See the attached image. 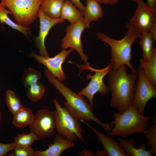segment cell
<instances>
[{
  "instance_id": "cell-1",
  "label": "cell",
  "mask_w": 156,
  "mask_h": 156,
  "mask_svg": "<svg viewBox=\"0 0 156 156\" xmlns=\"http://www.w3.org/2000/svg\"><path fill=\"white\" fill-rule=\"evenodd\" d=\"M127 67L123 65L109 73L108 84L112 92L110 105L117 112H122L132 105L134 100L137 73L128 74Z\"/></svg>"
},
{
  "instance_id": "cell-2",
  "label": "cell",
  "mask_w": 156,
  "mask_h": 156,
  "mask_svg": "<svg viewBox=\"0 0 156 156\" xmlns=\"http://www.w3.org/2000/svg\"><path fill=\"white\" fill-rule=\"evenodd\" d=\"M45 75L49 82L63 96L66 101L63 102L65 107L73 116L81 121L92 120L102 127L107 133L111 130L110 123H103L96 116L92 107L83 95L76 94L67 86L62 84L46 68Z\"/></svg>"
},
{
  "instance_id": "cell-3",
  "label": "cell",
  "mask_w": 156,
  "mask_h": 156,
  "mask_svg": "<svg viewBox=\"0 0 156 156\" xmlns=\"http://www.w3.org/2000/svg\"><path fill=\"white\" fill-rule=\"evenodd\" d=\"M125 27L127 32L124 37L119 40L113 39L102 33H97L96 36L100 40L111 47L110 64L112 69L116 70L121 66L125 65L132 73H137V71L130 62L132 58L131 47L140 34L128 23Z\"/></svg>"
},
{
  "instance_id": "cell-4",
  "label": "cell",
  "mask_w": 156,
  "mask_h": 156,
  "mask_svg": "<svg viewBox=\"0 0 156 156\" xmlns=\"http://www.w3.org/2000/svg\"><path fill=\"white\" fill-rule=\"evenodd\" d=\"M113 118L110 123L114 127L109 134L112 136L124 138L134 134H144L152 118L141 114L132 105L122 112H115Z\"/></svg>"
},
{
  "instance_id": "cell-5",
  "label": "cell",
  "mask_w": 156,
  "mask_h": 156,
  "mask_svg": "<svg viewBox=\"0 0 156 156\" xmlns=\"http://www.w3.org/2000/svg\"><path fill=\"white\" fill-rule=\"evenodd\" d=\"M55 109L54 112L57 133L64 138L74 141L78 139L85 142L83 130L79 120L64 107H62L57 99L53 100Z\"/></svg>"
},
{
  "instance_id": "cell-6",
  "label": "cell",
  "mask_w": 156,
  "mask_h": 156,
  "mask_svg": "<svg viewBox=\"0 0 156 156\" xmlns=\"http://www.w3.org/2000/svg\"><path fill=\"white\" fill-rule=\"evenodd\" d=\"M11 12L16 23L29 27L38 17L42 0H1Z\"/></svg>"
},
{
  "instance_id": "cell-7",
  "label": "cell",
  "mask_w": 156,
  "mask_h": 156,
  "mask_svg": "<svg viewBox=\"0 0 156 156\" xmlns=\"http://www.w3.org/2000/svg\"><path fill=\"white\" fill-rule=\"evenodd\" d=\"M79 67L81 71L88 69L94 72L93 75H86V78H90L91 80L85 88L77 93L80 95L86 96L88 100L90 105L92 107L94 96L96 93L99 92L101 95H105L107 94L109 91V88L104 83L103 79L112 69V65L109 63L103 69H97L91 67L89 63L86 62Z\"/></svg>"
},
{
  "instance_id": "cell-8",
  "label": "cell",
  "mask_w": 156,
  "mask_h": 156,
  "mask_svg": "<svg viewBox=\"0 0 156 156\" xmlns=\"http://www.w3.org/2000/svg\"><path fill=\"white\" fill-rule=\"evenodd\" d=\"M137 78L132 105L140 114L144 115L147 102L156 97V86L150 83L140 66L138 69Z\"/></svg>"
},
{
  "instance_id": "cell-9",
  "label": "cell",
  "mask_w": 156,
  "mask_h": 156,
  "mask_svg": "<svg viewBox=\"0 0 156 156\" xmlns=\"http://www.w3.org/2000/svg\"><path fill=\"white\" fill-rule=\"evenodd\" d=\"M29 126L30 131L34 132L39 140L49 138L56 131L53 112L49 109L39 110L35 115L34 122Z\"/></svg>"
},
{
  "instance_id": "cell-10",
  "label": "cell",
  "mask_w": 156,
  "mask_h": 156,
  "mask_svg": "<svg viewBox=\"0 0 156 156\" xmlns=\"http://www.w3.org/2000/svg\"><path fill=\"white\" fill-rule=\"evenodd\" d=\"M138 5L128 23L140 34L149 32L156 23V10L148 6L141 0Z\"/></svg>"
},
{
  "instance_id": "cell-11",
  "label": "cell",
  "mask_w": 156,
  "mask_h": 156,
  "mask_svg": "<svg viewBox=\"0 0 156 156\" xmlns=\"http://www.w3.org/2000/svg\"><path fill=\"white\" fill-rule=\"evenodd\" d=\"M83 19L66 27L65 35L61 40V46L63 49L70 48L75 50L81 60L86 62L88 58L83 52L81 40L82 34L86 28Z\"/></svg>"
},
{
  "instance_id": "cell-12",
  "label": "cell",
  "mask_w": 156,
  "mask_h": 156,
  "mask_svg": "<svg viewBox=\"0 0 156 156\" xmlns=\"http://www.w3.org/2000/svg\"><path fill=\"white\" fill-rule=\"evenodd\" d=\"M74 50L73 49L68 50L63 49L55 56L51 58L49 56H42L33 52H31L28 56L34 58L38 62L46 66L54 77L57 78L60 81H62L66 78V76L62 69V64L65 61L67 56Z\"/></svg>"
},
{
  "instance_id": "cell-13",
  "label": "cell",
  "mask_w": 156,
  "mask_h": 156,
  "mask_svg": "<svg viewBox=\"0 0 156 156\" xmlns=\"http://www.w3.org/2000/svg\"><path fill=\"white\" fill-rule=\"evenodd\" d=\"M40 30L38 36L34 37L36 46L39 50L40 55L43 57L49 56V53L45 45L46 36L52 27L56 24L62 23L65 20L60 17L56 19L50 18L40 10L39 11Z\"/></svg>"
},
{
  "instance_id": "cell-14",
  "label": "cell",
  "mask_w": 156,
  "mask_h": 156,
  "mask_svg": "<svg viewBox=\"0 0 156 156\" xmlns=\"http://www.w3.org/2000/svg\"><path fill=\"white\" fill-rule=\"evenodd\" d=\"M95 134L103 146L104 156H127L119 142L112 137L105 135L89 124L81 121Z\"/></svg>"
},
{
  "instance_id": "cell-15",
  "label": "cell",
  "mask_w": 156,
  "mask_h": 156,
  "mask_svg": "<svg viewBox=\"0 0 156 156\" xmlns=\"http://www.w3.org/2000/svg\"><path fill=\"white\" fill-rule=\"evenodd\" d=\"M74 141L65 138L57 133L45 150L36 151L35 156H59L66 150L73 147Z\"/></svg>"
},
{
  "instance_id": "cell-16",
  "label": "cell",
  "mask_w": 156,
  "mask_h": 156,
  "mask_svg": "<svg viewBox=\"0 0 156 156\" xmlns=\"http://www.w3.org/2000/svg\"><path fill=\"white\" fill-rule=\"evenodd\" d=\"M86 5L83 13V21L86 28L88 29L92 21L102 18L103 12L100 3L94 0H86Z\"/></svg>"
},
{
  "instance_id": "cell-17",
  "label": "cell",
  "mask_w": 156,
  "mask_h": 156,
  "mask_svg": "<svg viewBox=\"0 0 156 156\" xmlns=\"http://www.w3.org/2000/svg\"><path fill=\"white\" fill-rule=\"evenodd\" d=\"M117 139L127 156H151L154 154L151 150L146 149V146L144 143L141 144L140 147L137 148L138 142L133 139Z\"/></svg>"
},
{
  "instance_id": "cell-18",
  "label": "cell",
  "mask_w": 156,
  "mask_h": 156,
  "mask_svg": "<svg viewBox=\"0 0 156 156\" xmlns=\"http://www.w3.org/2000/svg\"><path fill=\"white\" fill-rule=\"evenodd\" d=\"M60 17L73 24L82 20L83 16L70 0H66L62 7Z\"/></svg>"
},
{
  "instance_id": "cell-19",
  "label": "cell",
  "mask_w": 156,
  "mask_h": 156,
  "mask_svg": "<svg viewBox=\"0 0 156 156\" xmlns=\"http://www.w3.org/2000/svg\"><path fill=\"white\" fill-rule=\"evenodd\" d=\"M65 0H42L40 9L47 16L53 19L60 18Z\"/></svg>"
},
{
  "instance_id": "cell-20",
  "label": "cell",
  "mask_w": 156,
  "mask_h": 156,
  "mask_svg": "<svg viewBox=\"0 0 156 156\" xmlns=\"http://www.w3.org/2000/svg\"><path fill=\"white\" fill-rule=\"evenodd\" d=\"M9 14L12 15L11 11L6 9L3 4L1 2L0 3V23L3 29H4L3 23H5L12 29L18 30L27 37L28 34L31 35L29 28L24 27L15 23L9 18Z\"/></svg>"
},
{
  "instance_id": "cell-21",
  "label": "cell",
  "mask_w": 156,
  "mask_h": 156,
  "mask_svg": "<svg viewBox=\"0 0 156 156\" xmlns=\"http://www.w3.org/2000/svg\"><path fill=\"white\" fill-rule=\"evenodd\" d=\"M140 67L143 70L144 74L150 83L154 86H156V49L155 47L154 51L150 60L146 61L142 58L139 60Z\"/></svg>"
},
{
  "instance_id": "cell-22",
  "label": "cell",
  "mask_w": 156,
  "mask_h": 156,
  "mask_svg": "<svg viewBox=\"0 0 156 156\" xmlns=\"http://www.w3.org/2000/svg\"><path fill=\"white\" fill-rule=\"evenodd\" d=\"M13 115L12 124L18 128L29 126L32 124L35 118V115L31 110L28 107H23Z\"/></svg>"
},
{
  "instance_id": "cell-23",
  "label": "cell",
  "mask_w": 156,
  "mask_h": 156,
  "mask_svg": "<svg viewBox=\"0 0 156 156\" xmlns=\"http://www.w3.org/2000/svg\"><path fill=\"white\" fill-rule=\"evenodd\" d=\"M139 42L142 51L143 58L148 61L151 59L155 47L153 44L155 40L150 32L140 34Z\"/></svg>"
},
{
  "instance_id": "cell-24",
  "label": "cell",
  "mask_w": 156,
  "mask_h": 156,
  "mask_svg": "<svg viewBox=\"0 0 156 156\" xmlns=\"http://www.w3.org/2000/svg\"><path fill=\"white\" fill-rule=\"evenodd\" d=\"M5 101L7 107L13 115L23 108L21 101L11 90L9 89L6 91Z\"/></svg>"
},
{
  "instance_id": "cell-25",
  "label": "cell",
  "mask_w": 156,
  "mask_h": 156,
  "mask_svg": "<svg viewBox=\"0 0 156 156\" xmlns=\"http://www.w3.org/2000/svg\"><path fill=\"white\" fill-rule=\"evenodd\" d=\"M40 71L29 67L24 71L22 77V83L24 87L28 88L38 82L41 78Z\"/></svg>"
},
{
  "instance_id": "cell-26",
  "label": "cell",
  "mask_w": 156,
  "mask_h": 156,
  "mask_svg": "<svg viewBox=\"0 0 156 156\" xmlns=\"http://www.w3.org/2000/svg\"><path fill=\"white\" fill-rule=\"evenodd\" d=\"M27 89L26 96L33 102H37L41 99L45 91V88L43 84L38 82Z\"/></svg>"
},
{
  "instance_id": "cell-27",
  "label": "cell",
  "mask_w": 156,
  "mask_h": 156,
  "mask_svg": "<svg viewBox=\"0 0 156 156\" xmlns=\"http://www.w3.org/2000/svg\"><path fill=\"white\" fill-rule=\"evenodd\" d=\"M36 135L33 132L26 134H18L14 138L13 142L15 146H31L32 143L36 140H39Z\"/></svg>"
},
{
  "instance_id": "cell-28",
  "label": "cell",
  "mask_w": 156,
  "mask_h": 156,
  "mask_svg": "<svg viewBox=\"0 0 156 156\" xmlns=\"http://www.w3.org/2000/svg\"><path fill=\"white\" fill-rule=\"evenodd\" d=\"M144 134L147 142V144L151 148L150 150L154 154L156 153V122L148 129H147Z\"/></svg>"
},
{
  "instance_id": "cell-29",
  "label": "cell",
  "mask_w": 156,
  "mask_h": 156,
  "mask_svg": "<svg viewBox=\"0 0 156 156\" xmlns=\"http://www.w3.org/2000/svg\"><path fill=\"white\" fill-rule=\"evenodd\" d=\"M36 151L31 146H15L8 156H35Z\"/></svg>"
},
{
  "instance_id": "cell-30",
  "label": "cell",
  "mask_w": 156,
  "mask_h": 156,
  "mask_svg": "<svg viewBox=\"0 0 156 156\" xmlns=\"http://www.w3.org/2000/svg\"><path fill=\"white\" fill-rule=\"evenodd\" d=\"M15 146L13 142L3 144L0 142V156H3L11 151L13 150Z\"/></svg>"
},
{
  "instance_id": "cell-31",
  "label": "cell",
  "mask_w": 156,
  "mask_h": 156,
  "mask_svg": "<svg viewBox=\"0 0 156 156\" xmlns=\"http://www.w3.org/2000/svg\"><path fill=\"white\" fill-rule=\"evenodd\" d=\"M70 0L72 2L75 6L83 14L85 8V6L81 2V0Z\"/></svg>"
},
{
  "instance_id": "cell-32",
  "label": "cell",
  "mask_w": 156,
  "mask_h": 156,
  "mask_svg": "<svg viewBox=\"0 0 156 156\" xmlns=\"http://www.w3.org/2000/svg\"><path fill=\"white\" fill-rule=\"evenodd\" d=\"M100 3L110 5H114L118 2L119 0H94Z\"/></svg>"
},
{
  "instance_id": "cell-33",
  "label": "cell",
  "mask_w": 156,
  "mask_h": 156,
  "mask_svg": "<svg viewBox=\"0 0 156 156\" xmlns=\"http://www.w3.org/2000/svg\"><path fill=\"white\" fill-rule=\"evenodd\" d=\"M78 156H95V154L92 153L88 149L85 148L81 152L79 153Z\"/></svg>"
},
{
  "instance_id": "cell-34",
  "label": "cell",
  "mask_w": 156,
  "mask_h": 156,
  "mask_svg": "<svg viewBox=\"0 0 156 156\" xmlns=\"http://www.w3.org/2000/svg\"><path fill=\"white\" fill-rule=\"evenodd\" d=\"M146 3L151 8L156 10V0H147Z\"/></svg>"
},
{
  "instance_id": "cell-35",
  "label": "cell",
  "mask_w": 156,
  "mask_h": 156,
  "mask_svg": "<svg viewBox=\"0 0 156 156\" xmlns=\"http://www.w3.org/2000/svg\"><path fill=\"white\" fill-rule=\"evenodd\" d=\"M153 37L155 40H156V23H155L152 28L151 29L149 32Z\"/></svg>"
},
{
  "instance_id": "cell-36",
  "label": "cell",
  "mask_w": 156,
  "mask_h": 156,
  "mask_svg": "<svg viewBox=\"0 0 156 156\" xmlns=\"http://www.w3.org/2000/svg\"><path fill=\"white\" fill-rule=\"evenodd\" d=\"M132 1L135 2L136 3H137L138 2L142 0H131Z\"/></svg>"
},
{
  "instance_id": "cell-37",
  "label": "cell",
  "mask_w": 156,
  "mask_h": 156,
  "mask_svg": "<svg viewBox=\"0 0 156 156\" xmlns=\"http://www.w3.org/2000/svg\"><path fill=\"white\" fill-rule=\"evenodd\" d=\"M2 115L1 112L0 111V120H1V118Z\"/></svg>"
}]
</instances>
